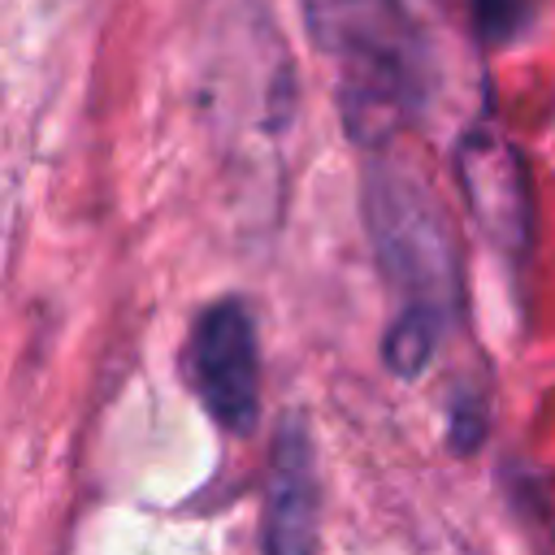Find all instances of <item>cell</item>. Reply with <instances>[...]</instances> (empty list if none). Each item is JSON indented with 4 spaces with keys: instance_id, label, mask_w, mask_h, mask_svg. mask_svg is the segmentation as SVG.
<instances>
[{
    "instance_id": "3957f363",
    "label": "cell",
    "mask_w": 555,
    "mask_h": 555,
    "mask_svg": "<svg viewBox=\"0 0 555 555\" xmlns=\"http://www.w3.org/2000/svg\"><path fill=\"white\" fill-rule=\"evenodd\" d=\"M186 373L199 403L221 429L247 434L256 425L260 347H256V321L238 299H221L199 312L186 347Z\"/></svg>"
},
{
    "instance_id": "5b68a950",
    "label": "cell",
    "mask_w": 555,
    "mask_h": 555,
    "mask_svg": "<svg viewBox=\"0 0 555 555\" xmlns=\"http://www.w3.org/2000/svg\"><path fill=\"white\" fill-rule=\"evenodd\" d=\"M264 555H317V464L304 421H286L273 438Z\"/></svg>"
},
{
    "instance_id": "8992f818",
    "label": "cell",
    "mask_w": 555,
    "mask_h": 555,
    "mask_svg": "<svg viewBox=\"0 0 555 555\" xmlns=\"http://www.w3.org/2000/svg\"><path fill=\"white\" fill-rule=\"evenodd\" d=\"M481 43H512L533 22V0H468Z\"/></svg>"
},
{
    "instance_id": "7a4b0ae2",
    "label": "cell",
    "mask_w": 555,
    "mask_h": 555,
    "mask_svg": "<svg viewBox=\"0 0 555 555\" xmlns=\"http://www.w3.org/2000/svg\"><path fill=\"white\" fill-rule=\"evenodd\" d=\"M308 30L338 69L343 126L382 147L429 91V52L403 0H304Z\"/></svg>"
},
{
    "instance_id": "6da1fadb",
    "label": "cell",
    "mask_w": 555,
    "mask_h": 555,
    "mask_svg": "<svg viewBox=\"0 0 555 555\" xmlns=\"http://www.w3.org/2000/svg\"><path fill=\"white\" fill-rule=\"evenodd\" d=\"M364 221L382 278L399 299L382 356L399 377H416L460 308L455 238L429 182L395 156H373L364 173Z\"/></svg>"
},
{
    "instance_id": "277c9868",
    "label": "cell",
    "mask_w": 555,
    "mask_h": 555,
    "mask_svg": "<svg viewBox=\"0 0 555 555\" xmlns=\"http://www.w3.org/2000/svg\"><path fill=\"white\" fill-rule=\"evenodd\" d=\"M455 165H460V186L468 195L477 225L494 238V247L525 251L533 234V212H529V182L516 147L503 134L477 126L460 139Z\"/></svg>"
}]
</instances>
